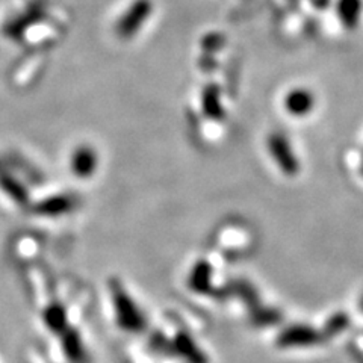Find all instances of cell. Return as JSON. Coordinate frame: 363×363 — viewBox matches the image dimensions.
Segmentation results:
<instances>
[{
	"label": "cell",
	"instance_id": "8992f818",
	"mask_svg": "<svg viewBox=\"0 0 363 363\" xmlns=\"http://www.w3.org/2000/svg\"><path fill=\"white\" fill-rule=\"evenodd\" d=\"M311 97L304 93H294L288 97L286 106L291 112H297V113H303L306 109H309L311 106Z\"/></svg>",
	"mask_w": 363,
	"mask_h": 363
},
{
	"label": "cell",
	"instance_id": "5b68a950",
	"mask_svg": "<svg viewBox=\"0 0 363 363\" xmlns=\"http://www.w3.org/2000/svg\"><path fill=\"white\" fill-rule=\"evenodd\" d=\"M191 277H200V279H192L191 285L196 291L200 292H206L204 289H208L209 281H211V274H209V265L206 262L196 265V268L192 269Z\"/></svg>",
	"mask_w": 363,
	"mask_h": 363
},
{
	"label": "cell",
	"instance_id": "3957f363",
	"mask_svg": "<svg viewBox=\"0 0 363 363\" xmlns=\"http://www.w3.org/2000/svg\"><path fill=\"white\" fill-rule=\"evenodd\" d=\"M99 167V155L88 144H82L74 149L70 156V169L76 177L88 179L96 173Z\"/></svg>",
	"mask_w": 363,
	"mask_h": 363
},
{
	"label": "cell",
	"instance_id": "277c9868",
	"mask_svg": "<svg viewBox=\"0 0 363 363\" xmlns=\"http://www.w3.org/2000/svg\"><path fill=\"white\" fill-rule=\"evenodd\" d=\"M44 323L49 330L55 333H62L67 325V313L65 309L60 304H53L44 312Z\"/></svg>",
	"mask_w": 363,
	"mask_h": 363
},
{
	"label": "cell",
	"instance_id": "7a4b0ae2",
	"mask_svg": "<svg viewBox=\"0 0 363 363\" xmlns=\"http://www.w3.org/2000/svg\"><path fill=\"white\" fill-rule=\"evenodd\" d=\"M152 14L150 0H135L126 13L117 21V33L121 38H130L143 28V23Z\"/></svg>",
	"mask_w": 363,
	"mask_h": 363
},
{
	"label": "cell",
	"instance_id": "52a82bcc",
	"mask_svg": "<svg viewBox=\"0 0 363 363\" xmlns=\"http://www.w3.org/2000/svg\"><path fill=\"white\" fill-rule=\"evenodd\" d=\"M45 212L48 213H64L68 209H70V201L68 199H50L45 201V206H44Z\"/></svg>",
	"mask_w": 363,
	"mask_h": 363
},
{
	"label": "cell",
	"instance_id": "6da1fadb",
	"mask_svg": "<svg viewBox=\"0 0 363 363\" xmlns=\"http://www.w3.org/2000/svg\"><path fill=\"white\" fill-rule=\"evenodd\" d=\"M113 304H116V313L118 324L128 332H140L144 328V316L140 312L138 306L129 297L126 289L118 288L113 294Z\"/></svg>",
	"mask_w": 363,
	"mask_h": 363
}]
</instances>
